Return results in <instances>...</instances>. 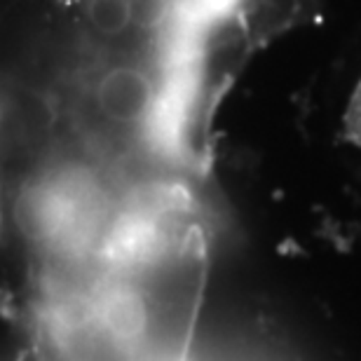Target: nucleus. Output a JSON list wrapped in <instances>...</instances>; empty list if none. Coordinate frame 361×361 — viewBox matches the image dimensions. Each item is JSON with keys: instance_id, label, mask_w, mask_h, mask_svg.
Listing matches in <instances>:
<instances>
[{"instance_id": "obj_1", "label": "nucleus", "mask_w": 361, "mask_h": 361, "mask_svg": "<svg viewBox=\"0 0 361 361\" xmlns=\"http://www.w3.org/2000/svg\"><path fill=\"white\" fill-rule=\"evenodd\" d=\"M345 127H348V136L361 146V82L348 106V115H345Z\"/></svg>"}]
</instances>
